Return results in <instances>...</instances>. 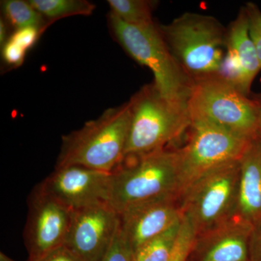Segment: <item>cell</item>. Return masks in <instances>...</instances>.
<instances>
[{
	"mask_svg": "<svg viewBox=\"0 0 261 261\" xmlns=\"http://www.w3.org/2000/svg\"><path fill=\"white\" fill-rule=\"evenodd\" d=\"M250 261H261V221L252 226L249 244Z\"/></svg>",
	"mask_w": 261,
	"mask_h": 261,
	"instance_id": "cell-25",
	"label": "cell"
},
{
	"mask_svg": "<svg viewBox=\"0 0 261 261\" xmlns=\"http://www.w3.org/2000/svg\"><path fill=\"white\" fill-rule=\"evenodd\" d=\"M159 29L175 61L192 83L219 74L227 28L218 19L185 13Z\"/></svg>",
	"mask_w": 261,
	"mask_h": 261,
	"instance_id": "cell-2",
	"label": "cell"
},
{
	"mask_svg": "<svg viewBox=\"0 0 261 261\" xmlns=\"http://www.w3.org/2000/svg\"><path fill=\"white\" fill-rule=\"evenodd\" d=\"M258 102V126H257V136L261 139V101Z\"/></svg>",
	"mask_w": 261,
	"mask_h": 261,
	"instance_id": "cell-28",
	"label": "cell"
},
{
	"mask_svg": "<svg viewBox=\"0 0 261 261\" xmlns=\"http://www.w3.org/2000/svg\"><path fill=\"white\" fill-rule=\"evenodd\" d=\"M73 211L48 195L37 186L29 201L25 243L30 260H35L63 246L71 223Z\"/></svg>",
	"mask_w": 261,
	"mask_h": 261,
	"instance_id": "cell-9",
	"label": "cell"
},
{
	"mask_svg": "<svg viewBox=\"0 0 261 261\" xmlns=\"http://www.w3.org/2000/svg\"><path fill=\"white\" fill-rule=\"evenodd\" d=\"M253 225L235 216L196 236L193 252L198 261H250Z\"/></svg>",
	"mask_w": 261,
	"mask_h": 261,
	"instance_id": "cell-14",
	"label": "cell"
},
{
	"mask_svg": "<svg viewBox=\"0 0 261 261\" xmlns=\"http://www.w3.org/2000/svg\"><path fill=\"white\" fill-rule=\"evenodd\" d=\"M111 13L125 23L135 25L154 23L152 12L155 3L148 0H108Z\"/></svg>",
	"mask_w": 261,
	"mask_h": 261,
	"instance_id": "cell-18",
	"label": "cell"
},
{
	"mask_svg": "<svg viewBox=\"0 0 261 261\" xmlns=\"http://www.w3.org/2000/svg\"><path fill=\"white\" fill-rule=\"evenodd\" d=\"M7 36H8V28H7L6 23L4 19L1 18L0 20V45L2 47L8 40Z\"/></svg>",
	"mask_w": 261,
	"mask_h": 261,
	"instance_id": "cell-27",
	"label": "cell"
},
{
	"mask_svg": "<svg viewBox=\"0 0 261 261\" xmlns=\"http://www.w3.org/2000/svg\"><path fill=\"white\" fill-rule=\"evenodd\" d=\"M187 107L192 121L208 122L247 139L257 137L258 102L219 75L194 82Z\"/></svg>",
	"mask_w": 261,
	"mask_h": 261,
	"instance_id": "cell-6",
	"label": "cell"
},
{
	"mask_svg": "<svg viewBox=\"0 0 261 261\" xmlns=\"http://www.w3.org/2000/svg\"><path fill=\"white\" fill-rule=\"evenodd\" d=\"M196 233L188 220L184 216L176 246L170 261H187L193 251Z\"/></svg>",
	"mask_w": 261,
	"mask_h": 261,
	"instance_id": "cell-20",
	"label": "cell"
},
{
	"mask_svg": "<svg viewBox=\"0 0 261 261\" xmlns=\"http://www.w3.org/2000/svg\"><path fill=\"white\" fill-rule=\"evenodd\" d=\"M111 173L81 166L56 168L39 187L72 211L109 200Z\"/></svg>",
	"mask_w": 261,
	"mask_h": 261,
	"instance_id": "cell-11",
	"label": "cell"
},
{
	"mask_svg": "<svg viewBox=\"0 0 261 261\" xmlns=\"http://www.w3.org/2000/svg\"><path fill=\"white\" fill-rule=\"evenodd\" d=\"M108 25L113 37L123 49L137 63L151 70L154 85L163 97L187 108L192 81L173 58L159 25H130L110 13Z\"/></svg>",
	"mask_w": 261,
	"mask_h": 261,
	"instance_id": "cell-4",
	"label": "cell"
},
{
	"mask_svg": "<svg viewBox=\"0 0 261 261\" xmlns=\"http://www.w3.org/2000/svg\"><path fill=\"white\" fill-rule=\"evenodd\" d=\"M240 177V159L235 160L204 173L182 192V214L196 236L236 216Z\"/></svg>",
	"mask_w": 261,
	"mask_h": 261,
	"instance_id": "cell-7",
	"label": "cell"
},
{
	"mask_svg": "<svg viewBox=\"0 0 261 261\" xmlns=\"http://www.w3.org/2000/svg\"><path fill=\"white\" fill-rule=\"evenodd\" d=\"M29 2L49 22L73 15H90L96 8L93 3L87 0H29Z\"/></svg>",
	"mask_w": 261,
	"mask_h": 261,
	"instance_id": "cell-16",
	"label": "cell"
},
{
	"mask_svg": "<svg viewBox=\"0 0 261 261\" xmlns=\"http://www.w3.org/2000/svg\"><path fill=\"white\" fill-rule=\"evenodd\" d=\"M182 220L141 247L135 252V261H170L177 241Z\"/></svg>",
	"mask_w": 261,
	"mask_h": 261,
	"instance_id": "cell-17",
	"label": "cell"
},
{
	"mask_svg": "<svg viewBox=\"0 0 261 261\" xmlns=\"http://www.w3.org/2000/svg\"><path fill=\"white\" fill-rule=\"evenodd\" d=\"M29 261H82L66 247L61 246L48 252L43 256Z\"/></svg>",
	"mask_w": 261,
	"mask_h": 261,
	"instance_id": "cell-26",
	"label": "cell"
},
{
	"mask_svg": "<svg viewBox=\"0 0 261 261\" xmlns=\"http://www.w3.org/2000/svg\"><path fill=\"white\" fill-rule=\"evenodd\" d=\"M130 122L128 101L63 136L56 168L81 166L112 172L124 157Z\"/></svg>",
	"mask_w": 261,
	"mask_h": 261,
	"instance_id": "cell-1",
	"label": "cell"
},
{
	"mask_svg": "<svg viewBox=\"0 0 261 261\" xmlns=\"http://www.w3.org/2000/svg\"><path fill=\"white\" fill-rule=\"evenodd\" d=\"M129 103L130 128L123 159L166 148L191 126L187 108L168 100L153 83L144 86Z\"/></svg>",
	"mask_w": 261,
	"mask_h": 261,
	"instance_id": "cell-5",
	"label": "cell"
},
{
	"mask_svg": "<svg viewBox=\"0 0 261 261\" xmlns=\"http://www.w3.org/2000/svg\"><path fill=\"white\" fill-rule=\"evenodd\" d=\"M119 216L122 233L135 253L184 217L178 195L135 204L121 211Z\"/></svg>",
	"mask_w": 261,
	"mask_h": 261,
	"instance_id": "cell-12",
	"label": "cell"
},
{
	"mask_svg": "<svg viewBox=\"0 0 261 261\" xmlns=\"http://www.w3.org/2000/svg\"><path fill=\"white\" fill-rule=\"evenodd\" d=\"M248 21L249 33L255 49L261 66V10L253 3H247L244 6Z\"/></svg>",
	"mask_w": 261,
	"mask_h": 261,
	"instance_id": "cell-22",
	"label": "cell"
},
{
	"mask_svg": "<svg viewBox=\"0 0 261 261\" xmlns=\"http://www.w3.org/2000/svg\"><path fill=\"white\" fill-rule=\"evenodd\" d=\"M44 32L42 29L35 27L17 29L9 39L28 51L36 44L41 34Z\"/></svg>",
	"mask_w": 261,
	"mask_h": 261,
	"instance_id": "cell-24",
	"label": "cell"
},
{
	"mask_svg": "<svg viewBox=\"0 0 261 261\" xmlns=\"http://www.w3.org/2000/svg\"><path fill=\"white\" fill-rule=\"evenodd\" d=\"M1 3L5 18L15 30L35 27L44 31L49 25L29 1L5 0Z\"/></svg>",
	"mask_w": 261,
	"mask_h": 261,
	"instance_id": "cell-19",
	"label": "cell"
},
{
	"mask_svg": "<svg viewBox=\"0 0 261 261\" xmlns=\"http://www.w3.org/2000/svg\"><path fill=\"white\" fill-rule=\"evenodd\" d=\"M99 261H135V252L122 233L121 222L111 246Z\"/></svg>",
	"mask_w": 261,
	"mask_h": 261,
	"instance_id": "cell-21",
	"label": "cell"
},
{
	"mask_svg": "<svg viewBox=\"0 0 261 261\" xmlns=\"http://www.w3.org/2000/svg\"><path fill=\"white\" fill-rule=\"evenodd\" d=\"M181 196L177 149L163 148L126 157L111 172L108 204L118 213L158 197Z\"/></svg>",
	"mask_w": 261,
	"mask_h": 261,
	"instance_id": "cell-3",
	"label": "cell"
},
{
	"mask_svg": "<svg viewBox=\"0 0 261 261\" xmlns=\"http://www.w3.org/2000/svg\"><path fill=\"white\" fill-rule=\"evenodd\" d=\"M260 70L256 49L249 33L246 12L243 7L227 27L226 53L219 75L249 96Z\"/></svg>",
	"mask_w": 261,
	"mask_h": 261,
	"instance_id": "cell-13",
	"label": "cell"
},
{
	"mask_svg": "<svg viewBox=\"0 0 261 261\" xmlns=\"http://www.w3.org/2000/svg\"><path fill=\"white\" fill-rule=\"evenodd\" d=\"M27 53L21 46L10 39L2 47L3 61L11 68H17L23 64Z\"/></svg>",
	"mask_w": 261,
	"mask_h": 261,
	"instance_id": "cell-23",
	"label": "cell"
},
{
	"mask_svg": "<svg viewBox=\"0 0 261 261\" xmlns=\"http://www.w3.org/2000/svg\"><path fill=\"white\" fill-rule=\"evenodd\" d=\"M119 227V214L107 202L73 211L64 246L81 260L99 261Z\"/></svg>",
	"mask_w": 261,
	"mask_h": 261,
	"instance_id": "cell-10",
	"label": "cell"
},
{
	"mask_svg": "<svg viewBox=\"0 0 261 261\" xmlns=\"http://www.w3.org/2000/svg\"><path fill=\"white\" fill-rule=\"evenodd\" d=\"M189 130L188 141L182 148L177 149L181 195L204 173L224 163L240 159L252 140L200 120H192Z\"/></svg>",
	"mask_w": 261,
	"mask_h": 261,
	"instance_id": "cell-8",
	"label": "cell"
},
{
	"mask_svg": "<svg viewBox=\"0 0 261 261\" xmlns=\"http://www.w3.org/2000/svg\"><path fill=\"white\" fill-rule=\"evenodd\" d=\"M240 177L236 216L253 225L261 221V139H252L240 158Z\"/></svg>",
	"mask_w": 261,
	"mask_h": 261,
	"instance_id": "cell-15",
	"label": "cell"
}]
</instances>
